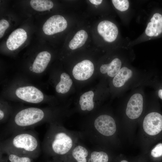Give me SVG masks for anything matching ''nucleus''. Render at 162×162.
Listing matches in <instances>:
<instances>
[{"mask_svg": "<svg viewBox=\"0 0 162 162\" xmlns=\"http://www.w3.org/2000/svg\"><path fill=\"white\" fill-rule=\"evenodd\" d=\"M42 145L44 152L56 159L68 154L73 149V139L63 127L53 123L49 124Z\"/></svg>", "mask_w": 162, "mask_h": 162, "instance_id": "obj_1", "label": "nucleus"}, {"mask_svg": "<svg viewBox=\"0 0 162 162\" xmlns=\"http://www.w3.org/2000/svg\"><path fill=\"white\" fill-rule=\"evenodd\" d=\"M10 151L33 159L39 155L41 148L37 134L28 130L17 132L1 141L0 151Z\"/></svg>", "mask_w": 162, "mask_h": 162, "instance_id": "obj_2", "label": "nucleus"}, {"mask_svg": "<svg viewBox=\"0 0 162 162\" xmlns=\"http://www.w3.org/2000/svg\"><path fill=\"white\" fill-rule=\"evenodd\" d=\"M142 129L144 135L152 138L162 131V115L157 112H151L144 118L142 124Z\"/></svg>", "mask_w": 162, "mask_h": 162, "instance_id": "obj_3", "label": "nucleus"}, {"mask_svg": "<svg viewBox=\"0 0 162 162\" xmlns=\"http://www.w3.org/2000/svg\"><path fill=\"white\" fill-rule=\"evenodd\" d=\"M94 125L96 130L103 136L109 137L114 135L117 130L114 119L107 115H101L95 119Z\"/></svg>", "mask_w": 162, "mask_h": 162, "instance_id": "obj_4", "label": "nucleus"}, {"mask_svg": "<svg viewBox=\"0 0 162 162\" xmlns=\"http://www.w3.org/2000/svg\"><path fill=\"white\" fill-rule=\"evenodd\" d=\"M143 109V98L139 93L133 94L128 101L125 110V114L130 119L134 120L141 115Z\"/></svg>", "mask_w": 162, "mask_h": 162, "instance_id": "obj_5", "label": "nucleus"}, {"mask_svg": "<svg viewBox=\"0 0 162 162\" xmlns=\"http://www.w3.org/2000/svg\"><path fill=\"white\" fill-rule=\"evenodd\" d=\"M15 93L19 98L30 103H40L44 98L42 92L37 88L32 86L19 87L16 89Z\"/></svg>", "mask_w": 162, "mask_h": 162, "instance_id": "obj_6", "label": "nucleus"}, {"mask_svg": "<svg viewBox=\"0 0 162 162\" xmlns=\"http://www.w3.org/2000/svg\"><path fill=\"white\" fill-rule=\"evenodd\" d=\"M67 26V22L65 19L61 15H56L46 20L42 29L45 34L51 35L64 31Z\"/></svg>", "mask_w": 162, "mask_h": 162, "instance_id": "obj_7", "label": "nucleus"}, {"mask_svg": "<svg viewBox=\"0 0 162 162\" xmlns=\"http://www.w3.org/2000/svg\"><path fill=\"white\" fill-rule=\"evenodd\" d=\"M90 152L85 147L78 145L67 155L53 159L61 162H89Z\"/></svg>", "mask_w": 162, "mask_h": 162, "instance_id": "obj_8", "label": "nucleus"}, {"mask_svg": "<svg viewBox=\"0 0 162 162\" xmlns=\"http://www.w3.org/2000/svg\"><path fill=\"white\" fill-rule=\"evenodd\" d=\"M94 71V67L93 63L89 60H85L74 66L72 70V74L76 79L83 81L90 78Z\"/></svg>", "mask_w": 162, "mask_h": 162, "instance_id": "obj_9", "label": "nucleus"}, {"mask_svg": "<svg viewBox=\"0 0 162 162\" xmlns=\"http://www.w3.org/2000/svg\"><path fill=\"white\" fill-rule=\"evenodd\" d=\"M97 30L98 33L104 40L108 42L115 40L118 34V30L116 25L108 20L100 22L98 25Z\"/></svg>", "mask_w": 162, "mask_h": 162, "instance_id": "obj_10", "label": "nucleus"}, {"mask_svg": "<svg viewBox=\"0 0 162 162\" xmlns=\"http://www.w3.org/2000/svg\"><path fill=\"white\" fill-rule=\"evenodd\" d=\"M27 38V34L24 30L22 28H17L8 37L6 41L7 47L10 50H15L25 42Z\"/></svg>", "mask_w": 162, "mask_h": 162, "instance_id": "obj_11", "label": "nucleus"}, {"mask_svg": "<svg viewBox=\"0 0 162 162\" xmlns=\"http://www.w3.org/2000/svg\"><path fill=\"white\" fill-rule=\"evenodd\" d=\"M51 58L50 54L46 51L41 52L36 57L32 66L34 72L40 73L47 67Z\"/></svg>", "mask_w": 162, "mask_h": 162, "instance_id": "obj_12", "label": "nucleus"}, {"mask_svg": "<svg viewBox=\"0 0 162 162\" xmlns=\"http://www.w3.org/2000/svg\"><path fill=\"white\" fill-rule=\"evenodd\" d=\"M133 74V71L130 69L126 67H122L114 77L112 81L114 86L117 88L122 87L132 77Z\"/></svg>", "mask_w": 162, "mask_h": 162, "instance_id": "obj_13", "label": "nucleus"}, {"mask_svg": "<svg viewBox=\"0 0 162 162\" xmlns=\"http://www.w3.org/2000/svg\"><path fill=\"white\" fill-rule=\"evenodd\" d=\"M122 64L121 60L116 58L108 64H102L100 67V71L102 74L106 73L109 76L114 77L121 69Z\"/></svg>", "mask_w": 162, "mask_h": 162, "instance_id": "obj_14", "label": "nucleus"}, {"mask_svg": "<svg viewBox=\"0 0 162 162\" xmlns=\"http://www.w3.org/2000/svg\"><path fill=\"white\" fill-rule=\"evenodd\" d=\"M0 156L9 162H33V158L28 156L10 151H0Z\"/></svg>", "mask_w": 162, "mask_h": 162, "instance_id": "obj_15", "label": "nucleus"}, {"mask_svg": "<svg viewBox=\"0 0 162 162\" xmlns=\"http://www.w3.org/2000/svg\"><path fill=\"white\" fill-rule=\"evenodd\" d=\"M94 95L93 92L90 91L85 93L80 96L79 103L82 110L90 111L93 109L94 106L93 101Z\"/></svg>", "mask_w": 162, "mask_h": 162, "instance_id": "obj_16", "label": "nucleus"}, {"mask_svg": "<svg viewBox=\"0 0 162 162\" xmlns=\"http://www.w3.org/2000/svg\"><path fill=\"white\" fill-rule=\"evenodd\" d=\"M88 37L86 32L81 30L75 35L69 44V47L72 50L76 49L82 46L85 43Z\"/></svg>", "mask_w": 162, "mask_h": 162, "instance_id": "obj_17", "label": "nucleus"}, {"mask_svg": "<svg viewBox=\"0 0 162 162\" xmlns=\"http://www.w3.org/2000/svg\"><path fill=\"white\" fill-rule=\"evenodd\" d=\"M72 83L70 76L65 73H62L61 75L60 81L56 86V91L59 93H66L69 90Z\"/></svg>", "mask_w": 162, "mask_h": 162, "instance_id": "obj_18", "label": "nucleus"}, {"mask_svg": "<svg viewBox=\"0 0 162 162\" xmlns=\"http://www.w3.org/2000/svg\"><path fill=\"white\" fill-rule=\"evenodd\" d=\"M30 4L34 10L38 11L49 10L53 6V3L49 0H31Z\"/></svg>", "mask_w": 162, "mask_h": 162, "instance_id": "obj_19", "label": "nucleus"}, {"mask_svg": "<svg viewBox=\"0 0 162 162\" xmlns=\"http://www.w3.org/2000/svg\"><path fill=\"white\" fill-rule=\"evenodd\" d=\"M112 158L107 152L103 151H94L90 153L89 162H111Z\"/></svg>", "mask_w": 162, "mask_h": 162, "instance_id": "obj_20", "label": "nucleus"}, {"mask_svg": "<svg viewBox=\"0 0 162 162\" xmlns=\"http://www.w3.org/2000/svg\"><path fill=\"white\" fill-rule=\"evenodd\" d=\"M149 157L152 161H156L162 157V143L158 144L151 150Z\"/></svg>", "mask_w": 162, "mask_h": 162, "instance_id": "obj_21", "label": "nucleus"}, {"mask_svg": "<svg viewBox=\"0 0 162 162\" xmlns=\"http://www.w3.org/2000/svg\"><path fill=\"white\" fill-rule=\"evenodd\" d=\"M112 1L115 7L121 11H126L129 8V3L128 0H112Z\"/></svg>", "mask_w": 162, "mask_h": 162, "instance_id": "obj_22", "label": "nucleus"}, {"mask_svg": "<svg viewBox=\"0 0 162 162\" xmlns=\"http://www.w3.org/2000/svg\"><path fill=\"white\" fill-rule=\"evenodd\" d=\"M8 22L5 20L2 19L0 21V38L4 35L5 30L9 26Z\"/></svg>", "mask_w": 162, "mask_h": 162, "instance_id": "obj_23", "label": "nucleus"}, {"mask_svg": "<svg viewBox=\"0 0 162 162\" xmlns=\"http://www.w3.org/2000/svg\"><path fill=\"white\" fill-rule=\"evenodd\" d=\"M145 32L146 35L150 37L154 36L157 33L156 30L153 27L152 23L151 22L148 24Z\"/></svg>", "mask_w": 162, "mask_h": 162, "instance_id": "obj_24", "label": "nucleus"}, {"mask_svg": "<svg viewBox=\"0 0 162 162\" xmlns=\"http://www.w3.org/2000/svg\"><path fill=\"white\" fill-rule=\"evenodd\" d=\"M89 1L92 4L96 5L100 4L102 2V0H90Z\"/></svg>", "mask_w": 162, "mask_h": 162, "instance_id": "obj_25", "label": "nucleus"}, {"mask_svg": "<svg viewBox=\"0 0 162 162\" xmlns=\"http://www.w3.org/2000/svg\"><path fill=\"white\" fill-rule=\"evenodd\" d=\"M116 161L117 162H132L122 157L119 158L118 160H116Z\"/></svg>", "mask_w": 162, "mask_h": 162, "instance_id": "obj_26", "label": "nucleus"}, {"mask_svg": "<svg viewBox=\"0 0 162 162\" xmlns=\"http://www.w3.org/2000/svg\"><path fill=\"white\" fill-rule=\"evenodd\" d=\"M158 95L159 98L162 100V89H160L159 90Z\"/></svg>", "mask_w": 162, "mask_h": 162, "instance_id": "obj_27", "label": "nucleus"}, {"mask_svg": "<svg viewBox=\"0 0 162 162\" xmlns=\"http://www.w3.org/2000/svg\"><path fill=\"white\" fill-rule=\"evenodd\" d=\"M0 162H9L3 157L0 156Z\"/></svg>", "mask_w": 162, "mask_h": 162, "instance_id": "obj_28", "label": "nucleus"}, {"mask_svg": "<svg viewBox=\"0 0 162 162\" xmlns=\"http://www.w3.org/2000/svg\"><path fill=\"white\" fill-rule=\"evenodd\" d=\"M29 69L31 71H32L33 72H34V71H33V68H32V66H30L29 67Z\"/></svg>", "mask_w": 162, "mask_h": 162, "instance_id": "obj_29", "label": "nucleus"}, {"mask_svg": "<svg viewBox=\"0 0 162 162\" xmlns=\"http://www.w3.org/2000/svg\"><path fill=\"white\" fill-rule=\"evenodd\" d=\"M48 162H61L58 161L54 160L52 161H50Z\"/></svg>", "mask_w": 162, "mask_h": 162, "instance_id": "obj_30", "label": "nucleus"}]
</instances>
